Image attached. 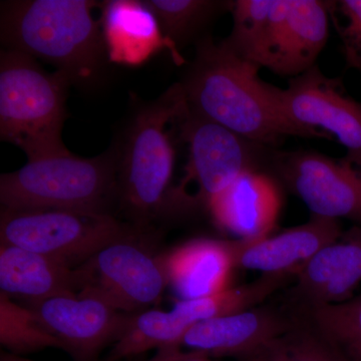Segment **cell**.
<instances>
[{"label":"cell","instance_id":"cell-3","mask_svg":"<svg viewBox=\"0 0 361 361\" xmlns=\"http://www.w3.org/2000/svg\"><path fill=\"white\" fill-rule=\"evenodd\" d=\"M188 110L180 84L135 114L118 152V202L141 229L170 212L176 151L173 125Z\"/></svg>","mask_w":361,"mask_h":361},{"label":"cell","instance_id":"cell-27","mask_svg":"<svg viewBox=\"0 0 361 361\" xmlns=\"http://www.w3.org/2000/svg\"><path fill=\"white\" fill-rule=\"evenodd\" d=\"M155 361H211L208 355L199 351H192L189 353H173L168 355H161L160 358Z\"/></svg>","mask_w":361,"mask_h":361},{"label":"cell","instance_id":"cell-15","mask_svg":"<svg viewBox=\"0 0 361 361\" xmlns=\"http://www.w3.org/2000/svg\"><path fill=\"white\" fill-rule=\"evenodd\" d=\"M329 1L284 0L264 68L290 78L310 70L329 39Z\"/></svg>","mask_w":361,"mask_h":361},{"label":"cell","instance_id":"cell-20","mask_svg":"<svg viewBox=\"0 0 361 361\" xmlns=\"http://www.w3.org/2000/svg\"><path fill=\"white\" fill-rule=\"evenodd\" d=\"M169 280L182 300L215 295L229 288L234 259L229 241L197 239L161 255Z\"/></svg>","mask_w":361,"mask_h":361},{"label":"cell","instance_id":"cell-6","mask_svg":"<svg viewBox=\"0 0 361 361\" xmlns=\"http://www.w3.org/2000/svg\"><path fill=\"white\" fill-rule=\"evenodd\" d=\"M293 277L263 274L256 281L229 287L215 295L180 300L170 311L144 310L130 314L129 322L103 361H121L154 348L161 355L177 353L180 339L198 323L257 307Z\"/></svg>","mask_w":361,"mask_h":361},{"label":"cell","instance_id":"cell-1","mask_svg":"<svg viewBox=\"0 0 361 361\" xmlns=\"http://www.w3.org/2000/svg\"><path fill=\"white\" fill-rule=\"evenodd\" d=\"M259 70L209 37L199 42L194 63L180 85L190 111L259 146H277L288 135L313 137L271 106Z\"/></svg>","mask_w":361,"mask_h":361},{"label":"cell","instance_id":"cell-24","mask_svg":"<svg viewBox=\"0 0 361 361\" xmlns=\"http://www.w3.org/2000/svg\"><path fill=\"white\" fill-rule=\"evenodd\" d=\"M313 326L348 361H361V294L344 302L310 306Z\"/></svg>","mask_w":361,"mask_h":361},{"label":"cell","instance_id":"cell-19","mask_svg":"<svg viewBox=\"0 0 361 361\" xmlns=\"http://www.w3.org/2000/svg\"><path fill=\"white\" fill-rule=\"evenodd\" d=\"M0 289L7 296L23 297L35 303L80 293L82 279L78 268L61 261L0 244Z\"/></svg>","mask_w":361,"mask_h":361},{"label":"cell","instance_id":"cell-7","mask_svg":"<svg viewBox=\"0 0 361 361\" xmlns=\"http://www.w3.org/2000/svg\"><path fill=\"white\" fill-rule=\"evenodd\" d=\"M135 235L108 213L1 208L0 215V244L44 254L73 268L104 247Z\"/></svg>","mask_w":361,"mask_h":361},{"label":"cell","instance_id":"cell-8","mask_svg":"<svg viewBox=\"0 0 361 361\" xmlns=\"http://www.w3.org/2000/svg\"><path fill=\"white\" fill-rule=\"evenodd\" d=\"M271 106L294 127L313 137L336 139L348 149L345 158L361 170V103L349 97L341 78L323 75L317 66L289 78L280 89L262 80Z\"/></svg>","mask_w":361,"mask_h":361},{"label":"cell","instance_id":"cell-4","mask_svg":"<svg viewBox=\"0 0 361 361\" xmlns=\"http://www.w3.org/2000/svg\"><path fill=\"white\" fill-rule=\"evenodd\" d=\"M71 82L63 71L47 73L37 59L13 49L0 54V137L27 160L68 152L63 128Z\"/></svg>","mask_w":361,"mask_h":361},{"label":"cell","instance_id":"cell-2","mask_svg":"<svg viewBox=\"0 0 361 361\" xmlns=\"http://www.w3.org/2000/svg\"><path fill=\"white\" fill-rule=\"evenodd\" d=\"M92 0H16L0 11V37L13 49L51 63L71 85L90 87L109 61Z\"/></svg>","mask_w":361,"mask_h":361},{"label":"cell","instance_id":"cell-11","mask_svg":"<svg viewBox=\"0 0 361 361\" xmlns=\"http://www.w3.org/2000/svg\"><path fill=\"white\" fill-rule=\"evenodd\" d=\"M277 174L313 215L345 218L361 226V170L344 158L334 160L315 152H274Z\"/></svg>","mask_w":361,"mask_h":361},{"label":"cell","instance_id":"cell-12","mask_svg":"<svg viewBox=\"0 0 361 361\" xmlns=\"http://www.w3.org/2000/svg\"><path fill=\"white\" fill-rule=\"evenodd\" d=\"M30 308L75 361H99L102 351L118 341L130 317L96 297L80 294L52 297L30 303Z\"/></svg>","mask_w":361,"mask_h":361},{"label":"cell","instance_id":"cell-22","mask_svg":"<svg viewBox=\"0 0 361 361\" xmlns=\"http://www.w3.org/2000/svg\"><path fill=\"white\" fill-rule=\"evenodd\" d=\"M155 14L166 39L176 47L194 39L231 1L212 0H144Z\"/></svg>","mask_w":361,"mask_h":361},{"label":"cell","instance_id":"cell-13","mask_svg":"<svg viewBox=\"0 0 361 361\" xmlns=\"http://www.w3.org/2000/svg\"><path fill=\"white\" fill-rule=\"evenodd\" d=\"M294 325L277 311L254 307L194 325L180 339L179 348L186 346L209 357L237 356L248 360Z\"/></svg>","mask_w":361,"mask_h":361},{"label":"cell","instance_id":"cell-5","mask_svg":"<svg viewBox=\"0 0 361 361\" xmlns=\"http://www.w3.org/2000/svg\"><path fill=\"white\" fill-rule=\"evenodd\" d=\"M118 202V152L94 158L66 153L27 161L0 176L1 208L111 214Z\"/></svg>","mask_w":361,"mask_h":361},{"label":"cell","instance_id":"cell-25","mask_svg":"<svg viewBox=\"0 0 361 361\" xmlns=\"http://www.w3.org/2000/svg\"><path fill=\"white\" fill-rule=\"evenodd\" d=\"M246 361H348L315 329H293Z\"/></svg>","mask_w":361,"mask_h":361},{"label":"cell","instance_id":"cell-21","mask_svg":"<svg viewBox=\"0 0 361 361\" xmlns=\"http://www.w3.org/2000/svg\"><path fill=\"white\" fill-rule=\"evenodd\" d=\"M283 0H236L230 13L233 28L226 49L259 68H264Z\"/></svg>","mask_w":361,"mask_h":361},{"label":"cell","instance_id":"cell-28","mask_svg":"<svg viewBox=\"0 0 361 361\" xmlns=\"http://www.w3.org/2000/svg\"><path fill=\"white\" fill-rule=\"evenodd\" d=\"M0 361H33L28 360V358L23 357V356H18L11 355L9 353H1L0 355Z\"/></svg>","mask_w":361,"mask_h":361},{"label":"cell","instance_id":"cell-17","mask_svg":"<svg viewBox=\"0 0 361 361\" xmlns=\"http://www.w3.org/2000/svg\"><path fill=\"white\" fill-rule=\"evenodd\" d=\"M101 25L109 63L144 65L167 49L178 65L184 63L179 49L166 39L155 14L137 0H110L101 4Z\"/></svg>","mask_w":361,"mask_h":361},{"label":"cell","instance_id":"cell-23","mask_svg":"<svg viewBox=\"0 0 361 361\" xmlns=\"http://www.w3.org/2000/svg\"><path fill=\"white\" fill-rule=\"evenodd\" d=\"M0 343L18 356L47 348L63 349L32 308L13 302L4 292H0Z\"/></svg>","mask_w":361,"mask_h":361},{"label":"cell","instance_id":"cell-26","mask_svg":"<svg viewBox=\"0 0 361 361\" xmlns=\"http://www.w3.org/2000/svg\"><path fill=\"white\" fill-rule=\"evenodd\" d=\"M329 8L330 20L341 37L346 66L361 73V0L329 1Z\"/></svg>","mask_w":361,"mask_h":361},{"label":"cell","instance_id":"cell-16","mask_svg":"<svg viewBox=\"0 0 361 361\" xmlns=\"http://www.w3.org/2000/svg\"><path fill=\"white\" fill-rule=\"evenodd\" d=\"M281 194L270 176L247 170L208 206L214 222L226 231L253 241L272 231L281 209Z\"/></svg>","mask_w":361,"mask_h":361},{"label":"cell","instance_id":"cell-9","mask_svg":"<svg viewBox=\"0 0 361 361\" xmlns=\"http://www.w3.org/2000/svg\"><path fill=\"white\" fill-rule=\"evenodd\" d=\"M180 139L188 147L186 173L179 186L173 188L170 211L190 185L197 187L193 205L208 208L210 202L247 170L256 169L259 146L222 126L202 118L189 106L178 122Z\"/></svg>","mask_w":361,"mask_h":361},{"label":"cell","instance_id":"cell-14","mask_svg":"<svg viewBox=\"0 0 361 361\" xmlns=\"http://www.w3.org/2000/svg\"><path fill=\"white\" fill-rule=\"evenodd\" d=\"M342 233L337 220L313 215L305 224L276 236L229 244L235 268L295 276L318 251L336 241Z\"/></svg>","mask_w":361,"mask_h":361},{"label":"cell","instance_id":"cell-18","mask_svg":"<svg viewBox=\"0 0 361 361\" xmlns=\"http://www.w3.org/2000/svg\"><path fill=\"white\" fill-rule=\"evenodd\" d=\"M294 294L308 305L336 304L353 298L361 283V226L342 233L295 275Z\"/></svg>","mask_w":361,"mask_h":361},{"label":"cell","instance_id":"cell-10","mask_svg":"<svg viewBox=\"0 0 361 361\" xmlns=\"http://www.w3.org/2000/svg\"><path fill=\"white\" fill-rule=\"evenodd\" d=\"M137 235L104 247L78 266L80 295L96 297L122 312H142L160 302L169 286L161 255L154 256Z\"/></svg>","mask_w":361,"mask_h":361}]
</instances>
